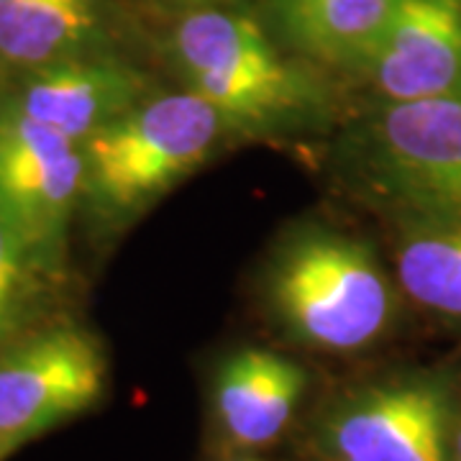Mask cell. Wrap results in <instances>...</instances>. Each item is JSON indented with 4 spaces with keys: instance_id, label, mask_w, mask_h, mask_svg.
Masks as SVG:
<instances>
[{
    "instance_id": "8fae6325",
    "label": "cell",
    "mask_w": 461,
    "mask_h": 461,
    "mask_svg": "<svg viewBox=\"0 0 461 461\" xmlns=\"http://www.w3.org/2000/svg\"><path fill=\"white\" fill-rule=\"evenodd\" d=\"M395 0H267L275 29L311 65L362 75Z\"/></svg>"
},
{
    "instance_id": "52a82bcc",
    "label": "cell",
    "mask_w": 461,
    "mask_h": 461,
    "mask_svg": "<svg viewBox=\"0 0 461 461\" xmlns=\"http://www.w3.org/2000/svg\"><path fill=\"white\" fill-rule=\"evenodd\" d=\"M83 180L80 141L0 105V203L16 218L47 275L59 269Z\"/></svg>"
},
{
    "instance_id": "9c48e42d",
    "label": "cell",
    "mask_w": 461,
    "mask_h": 461,
    "mask_svg": "<svg viewBox=\"0 0 461 461\" xmlns=\"http://www.w3.org/2000/svg\"><path fill=\"white\" fill-rule=\"evenodd\" d=\"M359 77L375 103L461 98V0H395Z\"/></svg>"
},
{
    "instance_id": "30bf717a",
    "label": "cell",
    "mask_w": 461,
    "mask_h": 461,
    "mask_svg": "<svg viewBox=\"0 0 461 461\" xmlns=\"http://www.w3.org/2000/svg\"><path fill=\"white\" fill-rule=\"evenodd\" d=\"M308 372L269 348H239L226 357L213 379V420L236 451L267 448L290 429Z\"/></svg>"
},
{
    "instance_id": "ba28073f",
    "label": "cell",
    "mask_w": 461,
    "mask_h": 461,
    "mask_svg": "<svg viewBox=\"0 0 461 461\" xmlns=\"http://www.w3.org/2000/svg\"><path fill=\"white\" fill-rule=\"evenodd\" d=\"M149 93L139 67L103 50L11 77L0 105L83 144Z\"/></svg>"
},
{
    "instance_id": "6da1fadb",
    "label": "cell",
    "mask_w": 461,
    "mask_h": 461,
    "mask_svg": "<svg viewBox=\"0 0 461 461\" xmlns=\"http://www.w3.org/2000/svg\"><path fill=\"white\" fill-rule=\"evenodd\" d=\"M169 57L185 87L211 103L230 133L285 136L329 113V93L313 72L285 57L254 18L200 8L177 18Z\"/></svg>"
},
{
    "instance_id": "4fadbf2b",
    "label": "cell",
    "mask_w": 461,
    "mask_h": 461,
    "mask_svg": "<svg viewBox=\"0 0 461 461\" xmlns=\"http://www.w3.org/2000/svg\"><path fill=\"white\" fill-rule=\"evenodd\" d=\"M400 290L429 313L461 321V218L387 208Z\"/></svg>"
},
{
    "instance_id": "7a4b0ae2",
    "label": "cell",
    "mask_w": 461,
    "mask_h": 461,
    "mask_svg": "<svg viewBox=\"0 0 461 461\" xmlns=\"http://www.w3.org/2000/svg\"><path fill=\"white\" fill-rule=\"evenodd\" d=\"M267 303L293 341L330 354L375 346L397 313L395 285L377 251L326 226H305L277 249Z\"/></svg>"
},
{
    "instance_id": "7c38bea8",
    "label": "cell",
    "mask_w": 461,
    "mask_h": 461,
    "mask_svg": "<svg viewBox=\"0 0 461 461\" xmlns=\"http://www.w3.org/2000/svg\"><path fill=\"white\" fill-rule=\"evenodd\" d=\"M105 0H0V72L18 77L103 51Z\"/></svg>"
},
{
    "instance_id": "2e32d148",
    "label": "cell",
    "mask_w": 461,
    "mask_h": 461,
    "mask_svg": "<svg viewBox=\"0 0 461 461\" xmlns=\"http://www.w3.org/2000/svg\"><path fill=\"white\" fill-rule=\"evenodd\" d=\"M226 461H257V459H251V456H236V459H226Z\"/></svg>"
},
{
    "instance_id": "5b68a950",
    "label": "cell",
    "mask_w": 461,
    "mask_h": 461,
    "mask_svg": "<svg viewBox=\"0 0 461 461\" xmlns=\"http://www.w3.org/2000/svg\"><path fill=\"white\" fill-rule=\"evenodd\" d=\"M456 400L454 382L444 375H408L351 390L318 415L315 456L448 461Z\"/></svg>"
},
{
    "instance_id": "277c9868",
    "label": "cell",
    "mask_w": 461,
    "mask_h": 461,
    "mask_svg": "<svg viewBox=\"0 0 461 461\" xmlns=\"http://www.w3.org/2000/svg\"><path fill=\"white\" fill-rule=\"evenodd\" d=\"M341 157L382 211L461 218V98L375 103L346 133Z\"/></svg>"
},
{
    "instance_id": "5bb4252c",
    "label": "cell",
    "mask_w": 461,
    "mask_h": 461,
    "mask_svg": "<svg viewBox=\"0 0 461 461\" xmlns=\"http://www.w3.org/2000/svg\"><path fill=\"white\" fill-rule=\"evenodd\" d=\"M47 275L16 218L0 203V348L26 326L39 277Z\"/></svg>"
},
{
    "instance_id": "9a60e30c",
    "label": "cell",
    "mask_w": 461,
    "mask_h": 461,
    "mask_svg": "<svg viewBox=\"0 0 461 461\" xmlns=\"http://www.w3.org/2000/svg\"><path fill=\"white\" fill-rule=\"evenodd\" d=\"M448 461H461V397L456 400V412H454V423H451Z\"/></svg>"
},
{
    "instance_id": "8992f818",
    "label": "cell",
    "mask_w": 461,
    "mask_h": 461,
    "mask_svg": "<svg viewBox=\"0 0 461 461\" xmlns=\"http://www.w3.org/2000/svg\"><path fill=\"white\" fill-rule=\"evenodd\" d=\"M108 362L98 339L51 326L0 348V461L98 405Z\"/></svg>"
},
{
    "instance_id": "e0dca14e",
    "label": "cell",
    "mask_w": 461,
    "mask_h": 461,
    "mask_svg": "<svg viewBox=\"0 0 461 461\" xmlns=\"http://www.w3.org/2000/svg\"><path fill=\"white\" fill-rule=\"evenodd\" d=\"M185 3H208V0H185Z\"/></svg>"
},
{
    "instance_id": "ac0fdd59",
    "label": "cell",
    "mask_w": 461,
    "mask_h": 461,
    "mask_svg": "<svg viewBox=\"0 0 461 461\" xmlns=\"http://www.w3.org/2000/svg\"><path fill=\"white\" fill-rule=\"evenodd\" d=\"M311 461H330V459H323V456H313Z\"/></svg>"
},
{
    "instance_id": "3957f363",
    "label": "cell",
    "mask_w": 461,
    "mask_h": 461,
    "mask_svg": "<svg viewBox=\"0 0 461 461\" xmlns=\"http://www.w3.org/2000/svg\"><path fill=\"white\" fill-rule=\"evenodd\" d=\"M226 136L223 118L193 90L149 93L83 141V200L103 221H131L205 165Z\"/></svg>"
}]
</instances>
